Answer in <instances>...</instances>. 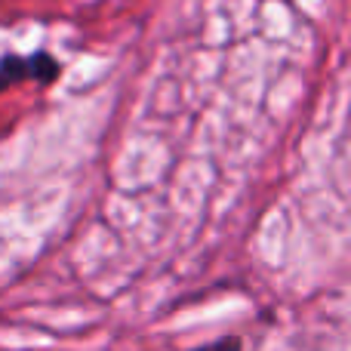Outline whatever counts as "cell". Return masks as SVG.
Masks as SVG:
<instances>
[{"label":"cell","instance_id":"1","mask_svg":"<svg viewBox=\"0 0 351 351\" xmlns=\"http://www.w3.org/2000/svg\"><path fill=\"white\" fill-rule=\"evenodd\" d=\"M59 62L47 53L34 56H6L0 59V93L19 80H37V84H53L59 77Z\"/></svg>","mask_w":351,"mask_h":351},{"label":"cell","instance_id":"2","mask_svg":"<svg viewBox=\"0 0 351 351\" xmlns=\"http://www.w3.org/2000/svg\"><path fill=\"white\" fill-rule=\"evenodd\" d=\"M191 351H241V339H237V336H222V339L210 342V346H200Z\"/></svg>","mask_w":351,"mask_h":351}]
</instances>
